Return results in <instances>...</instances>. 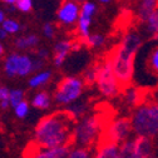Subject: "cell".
Masks as SVG:
<instances>
[{
  "label": "cell",
  "instance_id": "cell-1",
  "mask_svg": "<svg viewBox=\"0 0 158 158\" xmlns=\"http://www.w3.org/2000/svg\"><path fill=\"white\" fill-rule=\"evenodd\" d=\"M143 43L144 39L142 33L135 29H129L108 54L114 74L122 88L133 84L135 58Z\"/></svg>",
  "mask_w": 158,
  "mask_h": 158
},
{
  "label": "cell",
  "instance_id": "cell-2",
  "mask_svg": "<svg viewBox=\"0 0 158 158\" xmlns=\"http://www.w3.org/2000/svg\"><path fill=\"white\" fill-rule=\"evenodd\" d=\"M73 126L74 119L67 110L45 115L35 127L34 143L44 148L72 144Z\"/></svg>",
  "mask_w": 158,
  "mask_h": 158
},
{
  "label": "cell",
  "instance_id": "cell-3",
  "mask_svg": "<svg viewBox=\"0 0 158 158\" xmlns=\"http://www.w3.org/2000/svg\"><path fill=\"white\" fill-rule=\"evenodd\" d=\"M133 82L144 89L158 85V42L143 43L135 58Z\"/></svg>",
  "mask_w": 158,
  "mask_h": 158
},
{
  "label": "cell",
  "instance_id": "cell-4",
  "mask_svg": "<svg viewBox=\"0 0 158 158\" xmlns=\"http://www.w3.org/2000/svg\"><path fill=\"white\" fill-rule=\"evenodd\" d=\"M107 118L101 114H85L77 119L73 126L72 144L95 148L102 139Z\"/></svg>",
  "mask_w": 158,
  "mask_h": 158
},
{
  "label": "cell",
  "instance_id": "cell-5",
  "mask_svg": "<svg viewBox=\"0 0 158 158\" xmlns=\"http://www.w3.org/2000/svg\"><path fill=\"white\" fill-rule=\"evenodd\" d=\"M131 123L134 135L154 139L158 135V98L137 106L131 115Z\"/></svg>",
  "mask_w": 158,
  "mask_h": 158
},
{
  "label": "cell",
  "instance_id": "cell-6",
  "mask_svg": "<svg viewBox=\"0 0 158 158\" xmlns=\"http://www.w3.org/2000/svg\"><path fill=\"white\" fill-rule=\"evenodd\" d=\"M97 65H98V74H97L95 85L99 93L104 98H108V99L119 95L123 88L114 74L108 55L101 59V60H98Z\"/></svg>",
  "mask_w": 158,
  "mask_h": 158
},
{
  "label": "cell",
  "instance_id": "cell-7",
  "mask_svg": "<svg viewBox=\"0 0 158 158\" xmlns=\"http://www.w3.org/2000/svg\"><path fill=\"white\" fill-rule=\"evenodd\" d=\"M85 85L87 84L84 83L82 77H65L58 84V88L54 93V101L59 106L67 107L73 102L81 99L84 93Z\"/></svg>",
  "mask_w": 158,
  "mask_h": 158
},
{
  "label": "cell",
  "instance_id": "cell-8",
  "mask_svg": "<svg viewBox=\"0 0 158 158\" xmlns=\"http://www.w3.org/2000/svg\"><path fill=\"white\" fill-rule=\"evenodd\" d=\"M153 154L154 144L152 138L134 135L118 144L119 158H149Z\"/></svg>",
  "mask_w": 158,
  "mask_h": 158
},
{
  "label": "cell",
  "instance_id": "cell-9",
  "mask_svg": "<svg viewBox=\"0 0 158 158\" xmlns=\"http://www.w3.org/2000/svg\"><path fill=\"white\" fill-rule=\"evenodd\" d=\"M132 135L134 134L132 129L131 118L115 117V118H110V119L107 121L104 129H103L101 142L103 141V142L121 144L122 142L129 139Z\"/></svg>",
  "mask_w": 158,
  "mask_h": 158
},
{
  "label": "cell",
  "instance_id": "cell-10",
  "mask_svg": "<svg viewBox=\"0 0 158 158\" xmlns=\"http://www.w3.org/2000/svg\"><path fill=\"white\" fill-rule=\"evenodd\" d=\"M4 70L8 77H25L33 70V58L28 54L11 53L4 62Z\"/></svg>",
  "mask_w": 158,
  "mask_h": 158
},
{
  "label": "cell",
  "instance_id": "cell-11",
  "mask_svg": "<svg viewBox=\"0 0 158 158\" xmlns=\"http://www.w3.org/2000/svg\"><path fill=\"white\" fill-rule=\"evenodd\" d=\"M98 11V5L92 2V0H84L81 3V13H79L78 22L75 24V33L78 39L84 40V39L90 34L93 19Z\"/></svg>",
  "mask_w": 158,
  "mask_h": 158
},
{
  "label": "cell",
  "instance_id": "cell-12",
  "mask_svg": "<svg viewBox=\"0 0 158 158\" xmlns=\"http://www.w3.org/2000/svg\"><path fill=\"white\" fill-rule=\"evenodd\" d=\"M79 13H81V3L77 0H63L56 10V20L62 27L70 28L75 27Z\"/></svg>",
  "mask_w": 158,
  "mask_h": 158
},
{
  "label": "cell",
  "instance_id": "cell-13",
  "mask_svg": "<svg viewBox=\"0 0 158 158\" xmlns=\"http://www.w3.org/2000/svg\"><path fill=\"white\" fill-rule=\"evenodd\" d=\"M84 45L81 39L74 40V39H62L58 43H55L53 49V62L55 67H62L67 58L73 53L81 49V47Z\"/></svg>",
  "mask_w": 158,
  "mask_h": 158
},
{
  "label": "cell",
  "instance_id": "cell-14",
  "mask_svg": "<svg viewBox=\"0 0 158 158\" xmlns=\"http://www.w3.org/2000/svg\"><path fill=\"white\" fill-rule=\"evenodd\" d=\"M70 144L59 146L54 148H44L39 147L36 143H31L24 153L25 158H64L68 153Z\"/></svg>",
  "mask_w": 158,
  "mask_h": 158
},
{
  "label": "cell",
  "instance_id": "cell-15",
  "mask_svg": "<svg viewBox=\"0 0 158 158\" xmlns=\"http://www.w3.org/2000/svg\"><path fill=\"white\" fill-rule=\"evenodd\" d=\"M122 99H123V103L127 106V107H131V108H135L137 106H139L143 101H144V88H141L138 85H128L126 88L122 89Z\"/></svg>",
  "mask_w": 158,
  "mask_h": 158
},
{
  "label": "cell",
  "instance_id": "cell-16",
  "mask_svg": "<svg viewBox=\"0 0 158 158\" xmlns=\"http://www.w3.org/2000/svg\"><path fill=\"white\" fill-rule=\"evenodd\" d=\"M158 8V0H137L135 16L139 23H143L147 16Z\"/></svg>",
  "mask_w": 158,
  "mask_h": 158
},
{
  "label": "cell",
  "instance_id": "cell-17",
  "mask_svg": "<svg viewBox=\"0 0 158 158\" xmlns=\"http://www.w3.org/2000/svg\"><path fill=\"white\" fill-rule=\"evenodd\" d=\"M92 158H119L118 156V144L110 142H99L93 151Z\"/></svg>",
  "mask_w": 158,
  "mask_h": 158
},
{
  "label": "cell",
  "instance_id": "cell-18",
  "mask_svg": "<svg viewBox=\"0 0 158 158\" xmlns=\"http://www.w3.org/2000/svg\"><path fill=\"white\" fill-rule=\"evenodd\" d=\"M142 24V30H143V34L146 36H148V39H151L152 36L157 35L158 34V8L152 11L147 19L141 23Z\"/></svg>",
  "mask_w": 158,
  "mask_h": 158
},
{
  "label": "cell",
  "instance_id": "cell-19",
  "mask_svg": "<svg viewBox=\"0 0 158 158\" xmlns=\"http://www.w3.org/2000/svg\"><path fill=\"white\" fill-rule=\"evenodd\" d=\"M70 117L73 119H79V118L84 117L85 114H88V110H89V104L88 102L85 101H82V99H78L75 102H73L72 104L67 106V109H65Z\"/></svg>",
  "mask_w": 158,
  "mask_h": 158
},
{
  "label": "cell",
  "instance_id": "cell-20",
  "mask_svg": "<svg viewBox=\"0 0 158 158\" xmlns=\"http://www.w3.org/2000/svg\"><path fill=\"white\" fill-rule=\"evenodd\" d=\"M15 47L20 50H25V49H31L35 48L39 44V38L34 34H29V35H23L20 38H18L14 42Z\"/></svg>",
  "mask_w": 158,
  "mask_h": 158
},
{
  "label": "cell",
  "instance_id": "cell-21",
  "mask_svg": "<svg viewBox=\"0 0 158 158\" xmlns=\"http://www.w3.org/2000/svg\"><path fill=\"white\" fill-rule=\"evenodd\" d=\"M92 157H93V148L70 144L68 153L64 158H92Z\"/></svg>",
  "mask_w": 158,
  "mask_h": 158
},
{
  "label": "cell",
  "instance_id": "cell-22",
  "mask_svg": "<svg viewBox=\"0 0 158 158\" xmlns=\"http://www.w3.org/2000/svg\"><path fill=\"white\" fill-rule=\"evenodd\" d=\"M50 78H52V72L50 70L38 72L29 79V87L30 88H39V87L47 84L50 81Z\"/></svg>",
  "mask_w": 158,
  "mask_h": 158
},
{
  "label": "cell",
  "instance_id": "cell-23",
  "mask_svg": "<svg viewBox=\"0 0 158 158\" xmlns=\"http://www.w3.org/2000/svg\"><path fill=\"white\" fill-rule=\"evenodd\" d=\"M82 42L88 48L98 49V48H102L106 44V36L103 34H99V33H90Z\"/></svg>",
  "mask_w": 158,
  "mask_h": 158
},
{
  "label": "cell",
  "instance_id": "cell-24",
  "mask_svg": "<svg viewBox=\"0 0 158 158\" xmlns=\"http://www.w3.org/2000/svg\"><path fill=\"white\" fill-rule=\"evenodd\" d=\"M31 104L38 109H48L52 104V97L47 92H39L34 95Z\"/></svg>",
  "mask_w": 158,
  "mask_h": 158
},
{
  "label": "cell",
  "instance_id": "cell-25",
  "mask_svg": "<svg viewBox=\"0 0 158 158\" xmlns=\"http://www.w3.org/2000/svg\"><path fill=\"white\" fill-rule=\"evenodd\" d=\"M97 74H98V65H97V63H94L93 65L88 67L84 70L82 78H83V81H84L85 84L93 85V84H95V81H97Z\"/></svg>",
  "mask_w": 158,
  "mask_h": 158
},
{
  "label": "cell",
  "instance_id": "cell-26",
  "mask_svg": "<svg viewBox=\"0 0 158 158\" xmlns=\"http://www.w3.org/2000/svg\"><path fill=\"white\" fill-rule=\"evenodd\" d=\"M2 28L8 33V34H15L22 29V25L19 24L14 19H5L2 23Z\"/></svg>",
  "mask_w": 158,
  "mask_h": 158
},
{
  "label": "cell",
  "instance_id": "cell-27",
  "mask_svg": "<svg viewBox=\"0 0 158 158\" xmlns=\"http://www.w3.org/2000/svg\"><path fill=\"white\" fill-rule=\"evenodd\" d=\"M22 101H24V92L20 89H15L10 90V97H9V102L13 108H15Z\"/></svg>",
  "mask_w": 158,
  "mask_h": 158
},
{
  "label": "cell",
  "instance_id": "cell-28",
  "mask_svg": "<svg viewBox=\"0 0 158 158\" xmlns=\"http://www.w3.org/2000/svg\"><path fill=\"white\" fill-rule=\"evenodd\" d=\"M14 6L22 13H29L33 9V0H15Z\"/></svg>",
  "mask_w": 158,
  "mask_h": 158
},
{
  "label": "cell",
  "instance_id": "cell-29",
  "mask_svg": "<svg viewBox=\"0 0 158 158\" xmlns=\"http://www.w3.org/2000/svg\"><path fill=\"white\" fill-rule=\"evenodd\" d=\"M14 109H15V114L18 118H25L29 113V106L25 101H22Z\"/></svg>",
  "mask_w": 158,
  "mask_h": 158
},
{
  "label": "cell",
  "instance_id": "cell-30",
  "mask_svg": "<svg viewBox=\"0 0 158 158\" xmlns=\"http://www.w3.org/2000/svg\"><path fill=\"white\" fill-rule=\"evenodd\" d=\"M43 35L48 39H53L56 35V25L48 22L43 25Z\"/></svg>",
  "mask_w": 158,
  "mask_h": 158
},
{
  "label": "cell",
  "instance_id": "cell-31",
  "mask_svg": "<svg viewBox=\"0 0 158 158\" xmlns=\"http://www.w3.org/2000/svg\"><path fill=\"white\" fill-rule=\"evenodd\" d=\"M10 97V90L8 88H2L0 87V101H5V99H9Z\"/></svg>",
  "mask_w": 158,
  "mask_h": 158
},
{
  "label": "cell",
  "instance_id": "cell-32",
  "mask_svg": "<svg viewBox=\"0 0 158 158\" xmlns=\"http://www.w3.org/2000/svg\"><path fill=\"white\" fill-rule=\"evenodd\" d=\"M48 55H49V52H48L47 49H44V48L39 49L38 53H36V56H38V58H40V59H44V60L48 58Z\"/></svg>",
  "mask_w": 158,
  "mask_h": 158
},
{
  "label": "cell",
  "instance_id": "cell-33",
  "mask_svg": "<svg viewBox=\"0 0 158 158\" xmlns=\"http://www.w3.org/2000/svg\"><path fill=\"white\" fill-rule=\"evenodd\" d=\"M9 106H10V102H9V99H5V101H0V107H2L3 109H6Z\"/></svg>",
  "mask_w": 158,
  "mask_h": 158
},
{
  "label": "cell",
  "instance_id": "cell-34",
  "mask_svg": "<svg viewBox=\"0 0 158 158\" xmlns=\"http://www.w3.org/2000/svg\"><path fill=\"white\" fill-rule=\"evenodd\" d=\"M6 36H8V33L3 28H0V39H5Z\"/></svg>",
  "mask_w": 158,
  "mask_h": 158
},
{
  "label": "cell",
  "instance_id": "cell-35",
  "mask_svg": "<svg viewBox=\"0 0 158 158\" xmlns=\"http://www.w3.org/2000/svg\"><path fill=\"white\" fill-rule=\"evenodd\" d=\"M5 19H6V18H5V14H4V11H3V10H0V24H2V23L5 20Z\"/></svg>",
  "mask_w": 158,
  "mask_h": 158
},
{
  "label": "cell",
  "instance_id": "cell-36",
  "mask_svg": "<svg viewBox=\"0 0 158 158\" xmlns=\"http://www.w3.org/2000/svg\"><path fill=\"white\" fill-rule=\"evenodd\" d=\"M2 2L6 5H14L15 4V0H2Z\"/></svg>",
  "mask_w": 158,
  "mask_h": 158
},
{
  "label": "cell",
  "instance_id": "cell-37",
  "mask_svg": "<svg viewBox=\"0 0 158 158\" xmlns=\"http://www.w3.org/2000/svg\"><path fill=\"white\" fill-rule=\"evenodd\" d=\"M98 2H99L101 4H103V5H106V4H109L112 0H98Z\"/></svg>",
  "mask_w": 158,
  "mask_h": 158
},
{
  "label": "cell",
  "instance_id": "cell-38",
  "mask_svg": "<svg viewBox=\"0 0 158 158\" xmlns=\"http://www.w3.org/2000/svg\"><path fill=\"white\" fill-rule=\"evenodd\" d=\"M4 54V48H3V45L2 44H0V56H2Z\"/></svg>",
  "mask_w": 158,
  "mask_h": 158
},
{
  "label": "cell",
  "instance_id": "cell-39",
  "mask_svg": "<svg viewBox=\"0 0 158 158\" xmlns=\"http://www.w3.org/2000/svg\"><path fill=\"white\" fill-rule=\"evenodd\" d=\"M149 158H157V157H156V154H153V156H151Z\"/></svg>",
  "mask_w": 158,
  "mask_h": 158
},
{
  "label": "cell",
  "instance_id": "cell-40",
  "mask_svg": "<svg viewBox=\"0 0 158 158\" xmlns=\"http://www.w3.org/2000/svg\"><path fill=\"white\" fill-rule=\"evenodd\" d=\"M77 2H79V3H83V2H84V0H77Z\"/></svg>",
  "mask_w": 158,
  "mask_h": 158
}]
</instances>
